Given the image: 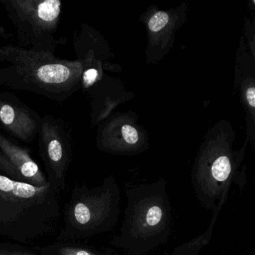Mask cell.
I'll return each mask as SVG.
<instances>
[{
	"label": "cell",
	"mask_w": 255,
	"mask_h": 255,
	"mask_svg": "<svg viewBox=\"0 0 255 255\" xmlns=\"http://www.w3.org/2000/svg\"><path fill=\"white\" fill-rule=\"evenodd\" d=\"M3 62L0 86L29 91L63 103L81 84L83 66L77 60L59 59L48 52L34 51L8 44L1 47Z\"/></svg>",
	"instance_id": "obj_1"
},
{
	"label": "cell",
	"mask_w": 255,
	"mask_h": 255,
	"mask_svg": "<svg viewBox=\"0 0 255 255\" xmlns=\"http://www.w3.org/2000/svg\"><path fill=\"white\" fill-rule=\"evenodd\" d=\"M60 214L49 183L38 187L0 175V238L33 243L56 232Z\"/></svg>",
	"instance_id": "obj_2"
},
{
	"label": "cell",
	"mask_w": 255,
	"mask_h": 255,
	"mask_svg": "<svg viewBox=\"0 0 255 255\" xmlns=\"http://www.w3.org/2000/svg\"><path fill=\"white\" fill-rule=\"evenodd\" d=\"M17 32L19 47L56 53L65 38H56L62 15L59 0H0Z\"/></svg>",
	"instance_id": "obj_3"
},
{
	"label": "cell",
	"mask_w": 255,
	"mask_h": 255,
	"mask_svg": "<svg viewBox=\"0 0 255 255\" xmlns=\"http://www.w3.org/2000/svg\"><path fill=\"white\" fill-rule=\"evenodd\" d=\"M72 141L70 125L63 119L51 115L41 117L39 154L45 166L47 182L57 195L66 187L65 178L72 160Z\"/></svg>",
	"instance_id": "obj_4"
},
{
	"label": "cell",
	"mask_w": 255,
	"mask_h": 255,
	"mask_svg": "<svg viewBox=\"0 0 255 255\" xmlns=\"http://www.w3.org/2000/svg\"><path fill=\"white\" fill-rule=\"evenodd\" d=\"M41 117L10 92H0V128L8 136L31 144L38 136Z\"/></svg>",
	"instance_id": "obj_5"
},
{
	"label": "cell",
	"mask_w": 255,
	"mask_h": 255,
	"mask_svg": "<svg viewBox=\"0 0 255 255\" xmlns=\"http://www.w3.org/2000/svg\"><path fill=\"white\" fill-rule=\"evenodd\" d=\"M0 150L16 167L25 183L38 187L48 183L45 174L32 158L30 148L21 145L17 140L0 132Z\"/></svg>",
	"instance_id": "obj_6"
},
{
	"label": "cell",
	"mask_w": 255,
	"mask_h": 255,
	"mask_svg": "<svg viewBox=\"0 0 255 255\" xmlns=\"http://www.w3.org/2000/svg\"><path fill=\"white\" fill-rule=\"evenodd\" d=\"M231 163L227 156H221L215 161L212 167V174L217 181H225L231 173Z\"/></svg>",
	"instance_id": "obj_7"
},
{
	"label": "cell",
	"mask_w": 255,
	"mask_h": 255,
	"mask_svg": "<svg viewBox=\"0 0 255 255\" xmlns=\"http://www.w3.org/2000/svg\"><path fill=\"white\" fill-rule=\"evenodd\" d=\"M0 255H38L17 245L0 243Z\"/></svg>",
	"instance_id": "obj_8"
},
{
	"label": "cell",
	"mask_w": 255,
	"mask_h": 255,
	"mask_svg": "<svg viewBox=\"0 0 255 255\" xmlns=\"http://www.w3.org/2000/svg\"><path fill=\"white\" fill-rule=\"evenodd\" d=\"M168 22V14L163 11H159V12H156L149 20L148 26L152 32H157L160 31L162 28L165 27Z\"/></svg>",
	"instance_id": "obj_9"
},
{
	"label": "cell",
	"mask_w": 255,
	"mask_h": 255,
	"mask_svg": "<svg viewBox=\"0 0 255 255\" xmlns=\"http://www.w3.org/2000/svg\"><path fill=\"white\" fill-rule=\"evenodd\" d=\"M162 219V210L160 207L158 206H153L149 209L146 222L150 226L153 227L157 225L161 222Z\"/></svg>",
	"instance_id": "obj_10"
},
{
	"label": "cell",
	"mask_w": 255,
	"mask_h": 255,
	"mask_svg": "<svg viewBox=\"0 0 255 255\" xmlns=\"http://www.w3.org/2000/svg\"><path fill=\"white\" fill-rule=\"evenodd\" d=\"M122 134L125 141L128 144H133L138 141V132L135 128H132L130 125H124L122 127Z\"/></svg>",
	"instance_id": "obj_11"
},
{
	"label": "cell",
	"mask_w": 255,
	"mask_h": 255,
	"mask_svg": "<svg viewBox=\"0 0 255 255\" xmlns=\"http://www.w3.org/2000/svg\"><path fill=\"white\" fill-rule=\"evenodd\" d=\"M246 98L249 105L254 108L255 107V89L254 87L249 88L246 92Z\"/></svg>",
	"instance_id": "obj_12"
},
{
	"label": "cell",
	"mask_w": 255,
	"mask_h": 255,
	"mask_svg": "<svg viewBox=\"0 0 255 255\" xmlns=\"http://www.w3.org/2000/svg\"><path fill=\"white\" fill-rule=\"evenodd\" d=\"M1 47H0V63H1V62H3V60H2V53H1Z\"/></svg>",
	"instance_id": "obj_13"
}]
</instances>
